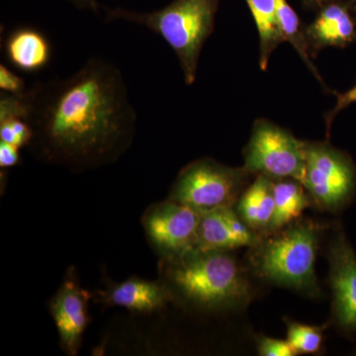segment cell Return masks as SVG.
I'll list each match as a JSON object with an SVG mask.
<instances>
[{"label":"cell","instance_id":"3957f363","mask_svg":"<svg viewBox=\"0 0 356 356\" xmlns=\"http://www.w3.org/2000/svg\"><path fill=\"white\" fill-rule=\"evenodd\" d=\"M170 261L168 275L173 286L201 308H238L252 300L247 274L227 252L195 248Z\"/></svg>","mask_w":356,"mask_h":356},{"label":"cell","instance_id":"ac0fdd59","mask_svg":"<svg viewBox=\"0 0 356 356\" xmlns=\"http://www.w3.org/2000/svg\"><path fill=\"white\" fill-rule=\"evenodd\" d=\"M275 10L278 25L285 42L292 44L293 48L299 54L300 58L303 60L312 74L318 79V83H322V86L327 89L324 79L318 74V70L316 69L312 60L313 58L309 54L305 35H304V26H302L299 16L288 3L287 0H275Z\"/></svg>","mask_w":356,"mask_h":356},{"label":"cell","instance_id":"7c38bea8","mask_svg":"<svg viewBox=\"0 0 356 356\" xmlns=\"http://www.w3.org/2000/svg\"><path fill=\"white\" fill-rule=\"evenodd\" d=\"M88 294L74 281H65L51 302V310L65 350L76 355L88 324Z\"/></svg>","mask_w":356,"mask_h":356},{"label":"cell","instance_id":"9a60e30c","mask_svg":"<svg viewBox=\"0 0 356 356\" xmlns=\"http://www.w3.org/2000/svg\"><path fill=\"white\" fill-rule=\"evenodd\" d=\"M107 300L112 305L147 313L163 308L170 300V292L153 281L130 280L115 285Z\"/></svg>","mask_w":356,"mask_h":356},{"label":"cell","instance_id":"52a82bcc","mask_svg":"<svg viewBox=\"0 0 356 356\" xmlns=\"http://www.w3.org/2000/svg\"><path fill=\"white\" fill-rule=\"evenodd\" d=\"M306 140L267 119H257L243 149L245 168L270 179L293 178L302 182L305 173Z\"/></svg>","mask_w":356,"mask_h":356},{"label":"cell","instance_id":"9c48e42d","mask_svg":"<svg viewBox=\"0 0 356 356\" xmlns=\"http://www.w3.org/2000/svg\"><path fill=\"white\" fill-rule=\"evenodd\" d=\"M330 284L332 291V318L341 331L356 332V254L341 227L337 228L329 248Z\"/></svg>","mask_w":356,"mask_h":356},{"label":"cell","instance_id":"d4e9b609","mask_svg":"<svg viewBox=\"0 0 356 356\" xmlns=\"http://www.w3.org/2000/svg\"><path fill=\"white\" fill-rule=\"evenodd\" d=\"M67 1L81 10H89L95 13H98L99 11L100 6L97 0H67Z\"/></svg>","mask_w":356,"mask_h":356},{"label":"cell","instance_id":"e0dca14e","mask_svg":"<svg viewBox=\"0 0 356 356\" xmlns=\"http://www.w3.org/2000/svg\"><path fill=\"white\" fill-rule=\"evenodd\" d=\"M252 16L259 42V67L266 70L273 51L285 39L276 18L275 0H245Z\"/></svg>","mask_w":356,"mask_h":356},{"label":"cell","instance_id":"ffe728a7","mask_svg":"<svg viewBox=\"0 0 356 356\" xmlns=\"http://www.w3.org/2000/svg\"><path fill=\"white\" fill-rule=\"evenodd\" d=\"M33 140L31 126L24 119L14 118L0 122V140L22 147Z\"/></svg>","mask_w":356,"mask_h":356},{"label":"cell","instance_id":"277c9868","mask_svg":"<svg viewBox=\"0 0 356 356\" xmlns=\"http://www.w3.org/2000/svg\"><path fill=\"white\" fill-rule=\"evenodd\" d=\"M219 0H175L153 13L106 9L108 21L124 20L159 35L175 51L187 86L195 83L199 58L214 30Z\"/></svg>","mask_w":356,"mask_h":356},{"label":"cell","instance_id":"4316f807","mask_svg":"<svg viewBox=\"0 0 356 356\" xmlns=\"http://www.w3.org/2000/svg\"><path fill=\"white\" fill-rule=\"evenodd\" d=\"M350 2L351 6H353V11H355L356 15V0H348Z\"/></svg>","mask_w":356,"mask_h":356},{"label":"cell","instance_id":"8992f818","mask_svg":"<svg viewBox=\"0 0 356 356\" xmlns=\"http://www.w3.org/2000/svg\"><path fill=\"white\" fill-rule=\"evenodd\" d=\"M305 173L302 180L321 210L339 212L355 198L356 165L350 154L329 142L306 140Z\"/></svg>","mask_w":356,"mask_h":356},{"label":"cell","instance_id":"44dd1931","mask_svg":"<svg viewBox=\"0 0 356 356\" xmlns=\"http://www.w3.org/2000/svg\"><path fill=\"white\" fill-rule=\"evenodd\" d=\"M257 350L262 356H294L297 355L289 341L273 339L266 336L257 337Z\"/></svg>","mask_w":356,"mask_h":356},{"label":"cell","instance_id":"4fadbf2b","mask_svg":"<svg viewBox=\"0 0 356 356\" xmlns=\"http://www.w3.org/2000/svg\"><path fill=\"white\" fill-rule=\"evenodd\" d=\"M238 216L259 236L266 235L274 214L273 179L255 175L236 203Z\"/></svg>","mask_w":356,"mask_h":356},{"label":"cell","instance_id":"ba28073f","mask_svg":"<svg viewBox=\"0 0 356 356\" xmlns=\"http://www.w3.org/2000/svg\"><path fill=\"white\" fill-rule=\"evenodd\" d=\"M200 213L170 200L147 211L144 226L154 245L170 259L196 248Z\"/></svg>","mask_w":356,"mask_h":356},{"label":"cell","instance_id":"cb8c5ba5","mask_svg":"<svg viewBox=\"0 0 356 356\" xmlns=\"http://www.w3.org/2000/svg\"><path fill=\"white\" fill-rule=\"evenodd\" d=\"M19 161V147L0 140V168H13L17 165Z\"/></svg>","mask_w":356,"mask_h":356},{"label":"cell","instance_id":"5b68a950","mask_svg":"<svg viewBox=\"0 0 356 356\" xmlns=\"http://www.w3.org/2000/svg\"><path fill=\"white\" fill-rule=\"evenodd\" d=\"M245 166L231 168L212 159H201L185 166L170 192V200L188 206L196 212H210L235 206L250 178Z\"/></svg>","mask_w":356,"mask_h":356},{"label":"cell","instance_id":"603a6c76","mask_svg":"<svg viewBox=\"0 0 356 356\" xmlns=\"http://www.w3.org/2000/svg\"><path fill=\"white\" fill-rule=\"evenodd\" d=\"M0 89L3 92L18 96L25 95L28 90L24 79L2 64L0 65Z\"/></svg>","mask_w":356,"mask_h":356},{"label":"cell","instance_id":"6da1fadb","mask_svg":"<svg viewBox=\"0 0 356 356\" xmlns=\"http://www.w3.org/2000/svg\"><path fill=\"white\" fill-rule=\"evenodd\" d=\"M26 121L44 158L92 165L120 153L132 138L137 113L118 67L90 58L65 79L38 81L25 95Z\"/></svg>","mask_w":356,"mask_h":356},{"label":"cell","instance_id":"7a4b0ae2","mask_svg":"<svg viewBox=\"0 0 356 356\" xmlns=\"http://www.w3.org/2000/svg\"><path fill=\"white\" fill-rule=\"evenodd\" d=\"M321 233V225L300 218L284 228L259 236L250 248L252 270L267 282L318 296L315 264Z\"/></svg>","mask_w":356,"mask_h":356},{"label":"cell","instance_id":"30bf717a","mask_svg":"<svg viewBox=\"0 0 356 356\" xmlns=\"http://www.w3.org/2000/svg\"><path fill=\"white\" fill-rule=\"evenodd\" d=\"M316 17L304 27L312 58L327 48H346L356 42V15L348 0H334L316 11Z\"/></svg>","mask_w":356,"mask_h":356},{"label":"cell","instance_id":"2e32d148","mask_svg":"<svg viewBox=\"0 0 356 356\" xmlns=\"http://www.w3.org/2000/svg\"><path fill=\"white\" fill-rule=\"evenodd\" d=\"M274 214L268 233L284 228L301 218L313 203L303 184L293 178L273 180Z\"/></svg>","mask_w":356,"mask_h":356},{"label":"cell","instance_id":"7402d4cb","mask_svg":"<svg viewBox=\"0 0 356 356\" xmlns=\"http://www.w3.org/2000/svg\"><path fill=\"white\" fill-rule=\"evenodd\" d=\"M332 93L336 95V104L325 115V130H327V137H329L330 132H331L332 122H334L337 115L341 113L343 110L348 108L353 103H356V83L346 92L341 93L332 91Z\"/></svg>","mask_w":356,"mask_h":356},{"label":"cell","instance_id":"d6986e66","mask_svg":"<svg viewBox=\"0 0 356 356\" xmlns=\"http://www.w3.org/2000/svg\"><path fill=\"white\" fill-rule=\"evenodd\" d=\"M287 341L291 344L297 355H314L321 350L322 348L323 332L324 327H316L300 324L294 321L286 318Z\"/></svg>","mask_w":356,"mask_h":356},{"label":"cell","instance_id":"5bb4252c","mask_svg":"<svg viewBox=\"0 0 356 356\" xmlns=\"http://www.w3.org/2000/svg\"><path fill=\"white\" fill-rule=\"evenodd\" d=\"M6 54L9 63L18 70L35 72L50 62L51 46L38 30L18 28L7 37Z\"/></svg>","mask_w":356,"mask_h":356},{"label":"cell","instance_id":"484cf974","mask_svg":"<svg viewBox=\"0 0 356 356\" xmlns=\"http://www.w3.org/2000/svg\"><path fill=\"white\" fill-rule=\"evenodd\" d=\"M301 3L303 4L306 8L312 9V10L317 11L321 7L330 3V2L334 1V0H300Z\"/></svg>","mask_w":356,"mask_h":356},{"label":"cell","instance_id":"8fae6325","mask_svg":"<svg viewBox=\"0 0 356 356\" xmlns=\"http://www.w3.org/2000/svg\"><path fill=\"white\" fill-rule=\"evenodd\" d=\"M259 236L238 216L235 206L218 208L201 214L196 248L229 252L235 248L254 247Z\"/></svg>","mask_w":356,"mask_h":356}]
</instances>
